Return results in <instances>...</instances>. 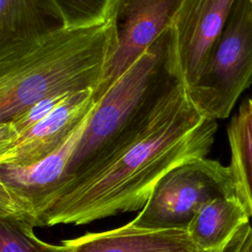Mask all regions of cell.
I'll return each instance as SVG.
<instances>
[{"label": "cell", "mask_w": 252, "mask_h": 252, "mask_svg": "<svg viewBox=\"0 0 252 252\" xmlns=\"http://www.w3.org/2000/svg\"><path fill=\"white\" fill-rule=\"evenodd\" d=\"M229 166L219 160L196 158L169 170L131 220L153 228H186L198 209L211 199L234 196Z\"/></svg>", "instance_id": "5"}, {"label": "cell", "mask_w": 252, "mask_h": 252, "mask_svg": "<svg viewBox=\"0 0 252 252\" xmlns=\"http://www.w3.org/2000/svg\"><path fill=\"white\" fill-rule=\"evenodd\" d=\"M186 90L172 26L95 102L50 204L144 139Z\"/></svg>", "instance_id": "2"}, {"label": "cell", "mask_w": 252, "mask_h": 252, "mask_svg": "<svg viewBox=\"0 0 252 252\" xmlns=\"http://www.w3.org/2000/svg\"><path fill=\"white\" fill-rule=\"evenodd\" d=\"M251 97H252V96H251Z\"/></svg>", "instance_id": "19"}, {"label": "cell", "mask_w": 252, "mask_h": 252, "mask_svg": "<svg viewBox=\"0 0 252 252\" xmlns=\"http://www.w3.org/2000/svg\"><path fill=\"white\" fill-rule=\"evenodd\" d=\"M66 29L90 27L106 19L111 0H53Z\"/></svg>", "instance_id": "15"}, {"label": "cell", "mask_w": 252, "mask_h": 252, "mask_svg": "<svg viewBox=\"0 0 252 252\" xmlns=\"http://www.w3.org/2000/svg\"><path fill=\"white\" fill-rule=\"evenodd\" d=\"M249 219L236 195L217 197L198 209L186 230L201 252H217L249 223Z\"/></svg>", "instance_id": "12"}, {"label": "cell", "mask_w": 252, "mask_h": 252, "mask_svg": "<svg viewBox=\"0 0 252 252\" xmlns=\"http://www.w3.org/2000/svg\"><path fill=\"white\" fill-rule=\"evenodd\" d=\"M112 45V26L103 22L61 29L25 52L0 59V123L45 97L94 91Z\"/></svg>", "instance_id": "3"}, {"label": "cell", "mask_w": 252, "mask_h": 252, "mask_svg": "<svg viewBox=\"0 0 252 252\" xmlns=\"http://www.w3.org/2000/svg\"><path fill=\"white\" fill-rule=\"evenodd\" d=\"M217 252H252V225L242 226L235 235Z\"/></svg>", "instance_id": "17"}, {"label": "cell", "mask_w": 252, "mask_h": 252, "mask_svg": "<svg viewBox=\"0 0 252 252\" xmlns=\"http://www.w3.org/2000/svg\"><path fill=\"white\" fill-rule=\"evenodd\" d=\"M227 138L235 195L252 219V97L245 98L232 116Z\"/></svg>", "instance_id": "13"}, {"label": "cell", "mask_w": 252, "mask_h": 252, "mask_svg": "<svg viewBox=\"0 0 252 252\" xmlns=\"http://www.w3.org/2000/svg\"><path fill=\"white\" fill-rule=\"evenodd\" d=\"M217 129L216 120L202 115L186 90L144 139L67 186L42 213L39 226L81 225L141 210L169 170L207 157Z\"/></svg>", "instance_id": "1"}, {"label": "cell", "mask_w": 252, "mask_h": 252, "mask_svg": "<svg viewBox=\"0 0 252 252\" xmlns=\"http://www.w3.org/2000/svg\"><path fill=\"white\" fill-rule=\"evenodd\" d=\"M93 94L83 91L71 94L31 129L0 146V164L29 166L57 151L92 113L95 106Z\"/></svg>", "instance_id": "8"}, {"label": "cell", "mask_w": 252, "mask_h": 252, "mask_svg": "<svg viewBox=\"0 0 252 252\" xmlns=\"http://www.w3.org/2000/svg\"><path fill=\"white\" fill-rule=\"evenodd\" d=\"M33 228L24 221L0 218V252H70L63 241L51 244L41 240Z\"/></svg>", "instance_id": "14"}, {"label": "cell", "mask_w": 252, "mask_h": 252, "mask_svg": "<svg viewBox=\"0 0 252 252\" xmlns=\"http://www.w3.org/2000/svg\"><path fill=\"white\" fill-rule=\"evenodd\" d=\"M64 28L53 0H0V59L19 55Z\"/></svg>", "instance_id": "11"}, {"label": "cell", "mask_w": 252, "mask_h": 252, "mask_svg": "<svg viewBox=\"0 0 252 252\" xmlns=\"http://www.w3.org/2000/svg\"><path fill=\"white\" fill-rule=\"evenodd\" d=\"M181 2L111 0L106 18L112 26V45L101 81L93 94L94 102L173 26Z\"/></svg>", "instance_id": "6"}, {"label": "cell", "mask_w": 252, "mask_h": 252, "mask_svg": "<svg viewBox=\"0 0 252 252\" xmlns=\"http://www.w3.org/2000/svg\"><path fill=\"white\" fill-rule=\"evenodd\" d=\"M70 95L71 94L45 97L36 101L10 121L0 123V146L9 144L21 134L31 129L36 123L45 118Z\"/></svg>", "instance_id": "16"}, {"label": "cell", "mask_w": 252, "mask_h": 252, "mask_svg": "<svg viewBox=\"0 0 252 252\" xmlns=\"http://www.w3.org/2000/svg\"><path fill=\"white\" fill-rule=\"evenodd\" d=\"M251 83L252 5L236 0L198 80L187 91L202 115L217 121L229 116Z\"/></svg>", "instance_id": "4"}, {"label": "cell", "mask_w": 252, "mask_h": 252, "mask_svg": "<svg viewBox=\"0 0 252 252\" xmlns=\"http://www.w3.org/2000/svg\"><path fill=\"white\" fill-rule=\"evenodd\" d=\"M236 0H182L173 22L187 89L198 80Z\"/></svg>", "instance_id": "9"}, {"label": "cell", "mask_w": 252, "mask_h": 252, "mask_svg": "<svg viewBox=\"0 0 252 252\" xmlns=\"http://www.w3.org/2000/svg\"><path fill=\"white\" fill-rule=\"evenodd\" d=\"M62 241L70 252H201L186 228L143 227L132 221Z\"/></svg>", "instance_id": "10"}, {"label": "cell", "mask_w": 252, "mask_h": 252, "mask_svg": "<svg viewBox=\"0 0 252 252\" xmlns=\"http://www.w3.org/2000/svg\"><path fill=\"white\" fill-rule=\"evenodd\" d=\"M88 119L64 145L43 159L23 167L0 164V218L38 226L41 214L63 182Z\"/></svg>", "instance_id": "7"}, {"label": "cell", "mask_w": 252, "mask_h": 252, "mask_svg": "<svg viewBox=\"0 0 252 252\" xmlns=\"http://www.w3.org/2000/svg\"><path fill=\"white\" fill-rule=\"evenodd\" d=\"M249 2L251 3V5H252V0H249Z\"/></svg>", "instance_id": "18"}]
</instances>
